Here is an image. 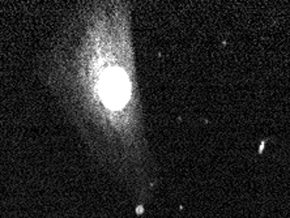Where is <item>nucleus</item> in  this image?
I'll use <instances>...</instances> for the list:
<instances>
[{
    "label": "nucleus",
    "instance_id": "nucleus-1",
    "mask_svg": "<svg viewBox=\"0 0 290 218\" xmlns=\"http://www.w3.org/2000/svg\"><path fill=\"white\" fill-rule=\"evenodd\" d=\"M41 75L92 158L146 200L157 167L145 132L130 3L76 6L43 55Z\"/></svg>",
    "mask_w": 290,
    "mask_h": 218
}]
</instances>
